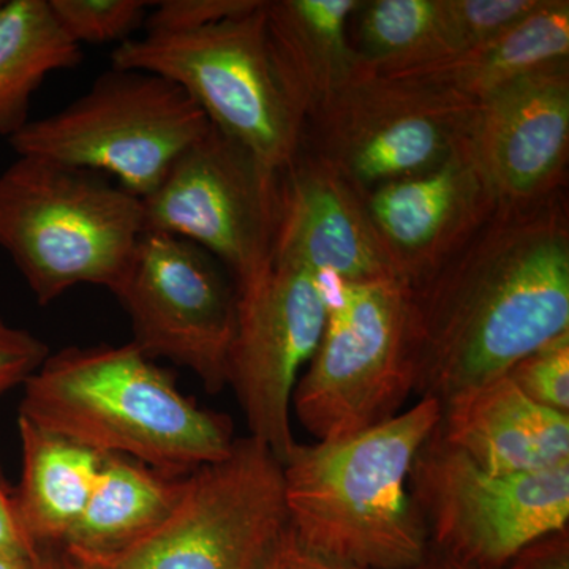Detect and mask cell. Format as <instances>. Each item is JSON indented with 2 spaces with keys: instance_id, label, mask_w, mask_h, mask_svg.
Masks as SVG:
<instances>
[{
  "instance_id": "1",
  "label": "cell",
  "mask_w": 569,
  "mask_h": 569,
  "mask_svg": "<svg viewBox=\"0 0 569 569\" xmlns=\"http://www.w3.org/2000/svg\"><path fill=\"white\" fill-rule=\"evenodd\" d=\"M415 391L445 403L505 376L569 331L567 189L498 203L436 271L410 287Z\"/></svg>"
},
{
  "instance_id": "2",
  "label": "cell",
  "mask_w": 569,
  "mask_h": 569,
  "mask_svg": "<svg viewBox=\"0 0 569 569\" xmlns=\"http://www.w3.org/2000/svg\"><path fill=\"white\" fill-rule=\"evenodd\" d=\"M440 417V402L419 399L410 410L353 437L296 443L282 460L296 539L348 568L426 567L429 537L411 497L410 473Z\"/></svg>"
},
{
  "instance_id": "3",
  "label": "cell",
  "mask_w": 569,
  "mask_h": 569,
  "mask_svg": "<svg viewBox=\"0 0 569 569\" xmlns=\"http://www.w3.org/2000/svg\"><path fill=\"white\" fill-rule=\"evenodd\" d=\"M22 388L18 417L170 478L227 458L236 441L227 415L198 407L132 342L63 348Z\"/></svg>"
},
{
  "instance_id": "4",
  "label": "cell",
  "mask_w": 569,
  "mask_h": 569,
  "mask_svg": "<svg viewBox=\"0 0 569 569\" xmlns=\"http://www.w3.org/2000/svg\"><path fill=\"white\" fill-rule=\"evenodd\" d=\"M142 233L140 198L102 174L36 156L0 173V249L40 306L78 284L114 293Z\"/></svg>"
},
{
  "instance_id": "5",
  "label": "cell",
  "mask_w": 569,
  "mask_h": 569,
  "mask_svg": "<svg viewBox=\"0 0 569 569\" xmlns=\"http://www.w3.org/2000/svg\"><path fill=\"white\" fill-rule=\"evenodd\" d=\"M263 6L198 31L146 32L118 44L111 63L173 81L212 127L279 173L301 151L305 121L272 59Z\"/></svg>"
},
{
  "instance_id": "6",
  "label": "cell",
  "mask_w": 569,
  "mask_h": 569,
  "mask_svg": "<svg viewBox=\"0 0 569 569\" xmlns=\"http://www.w3.org/2000/svg\"><path fill=\"white\" fill-rule=\"evenodd\" d=\"M288 527L282 460L249 436L183 477L170 511L130 545L66 557L82 569H263Z\"/></svg>"
},
{
  "instance_id": "7",
  "label": "cell",
  "mask_w": 569,
  "mask_h": 569,
  "mask_svg": "<svg viewBox=\"0 0 569 569\" xmlns=\"http://www.w3.org/2000/svg\"><path fill=\"white\" fill-rule=\"evenodd\" d=\"M328 321L291 411L318 441L383 425L415 391L410 287L399 279L323 280Z\"/></svg>"
},
{
  "instance_id": "8",
  "label": "cell",
  "mask_w": 569,
  "mask_h": 569,
  "mask_svg": "<svg viewBox=\"0 0 569 569\" xmlns=\"http://www.w3.org/2000/svg\"><path fill=\"white\" fill-rule=\"evenodd\" d=\"M209 129L204 112L173 81L111 67L74 102L29 121L9 142L17 156L112 176L142 200Z\"/></svg>"
},
{
  "instance_id": "9",
  "label": "cell",
  "mask_w": 569,
  "mask_h": 569,
  "mask_svg": "<svg viewBox=\"0 0 569 569\" xmlns=\"http://www.w3.org/2000/svg\"><path fill=\"white\" fill-rule=\"evenodd\" d=\"M477 111L451 89L366 70L306 123L301 149L365 197L443 163L470 140Z\"/></svg>"
},
{
  "instance_id": "10",
  "label": "cell",
  "mask_w": 569,
  "mask_h": 569,
  "mask_svg": "<svg viewBox=\"0 0 569 569\" xmlns=\"http://www.w3.org/2000/svg\"><path fill=\"white\" fill-rule=\"evenodd\" d=\"M410 492L430 550L463 567L505 569L529 542L568 527L569 463L490 473L437 432L415 458Z\"/></svg>"
},
{
  "instance_id": "11",
  "label": "cell",
  "mask_w": 569,
  "mask_h": 569,
  "mask_svg": "<svg viewBox=\"0 0 569 569\" xmlns=\"http://www.w3.org/2000/svg\"><path fill=\"white\" fill-rule=\"evenodd\" d=\"M141 203L144 231L200 246L230 271L236 288L271 268L277 173L216 127L179 157Z\"/></svg>"
},
{
  "instance_id": "12",
  "label": "cell",
  "mask_w": 569,
  "mask_h": 569,
  "mask_svg": "<svg viewBox=\"0 0 569 569\" xmlns=\"http://www.w3.org/2000/svg\"><path fill=\"white\" fill-rule=\"evenodd\" d=\"M133 346L192 370L211 395L228 387L238 296L219 261L178 236L144 231L116 288Z\"/></svg>"
},
{
  "instance_id": "13",
  "label": "cell",
  "mask_w": 569,
  "mask_h": 569,
  "mask_svg": "<svg viewBox=\"0 0 569 569\" xmlns=\"http://www.w3.org/2000/svg\"><path fill=\"white\" fill-rule=\"evenodd\" d=\"M238 313L228 358L250 437L283 460L293 449L291 402L328 321L323 280L290 266L271 268L236 288Z\"/></svg>"
},
{
  "instance_id": "14",
  "label": "cell",
  "mask_w": 569,
  "mask_h": 569,
  "mask_svg": "<svg viewBox=\"0 0 569 569\" xmlns=\"http://www.w3.org/2000/svg\"><path fill=\"white\" fill-rule=\"evenodd\" d=\"M470 144L497 203H530L567 189L569 59L479 100Z\"/></svg>"
},
{
  "instance_id": "15",
  "label": "cell",
  "mask_w": 569,
  "mask_h": 569,
  "mask_svg": "<svg viewBox=\"0 0 569 569\" xmlns=\"http://www.w3.org/2000/svg\"><path fill=\"white\" fill-rule=\"evenodd\" d=\"M272 263L343 283L399 279L362 198L305 149L277 173Z\"/></svg>"
},
{
  "instance_id": "16",
  "label": "cell",
  "mask_w": 569,
  "mask_h": 569,
  "mask_svg": "<svg viewBox=\"0 0 569 569\" xmlns=\"http://www.w3.org/2000/svg\"><path fill=\"white\" fill-rule=\"evenodd\" d=\"M361 198L389 263L408 287L436 271L498 204L470 140L432 170Z\"/></svg>"
},
{
  "instance_id": "17",
  "label": "cell",
  "mask_w": 569,
  "mask_h": 569,
  "mask_svg": "<svg viewBox=\"0 0 569 569\" xmlns=\"http://www.w3.org/2000/svg\"><path fill=\"white\" fill-rule=\"evenodd\" d=\"M436 432L490 473L569 463V415L538 406L507 373L441 403Z\"/></svg>"
},
{
  "instance_id": "18",
  "label": "cell",
  "mask_w": 569,
  "mask_h": 569,
  "mask_svg": "<svg viewBox=\"0 0 569 569\" xmlns=\"http://www.w3.org/2000/svg\"><path fill=\"white\" fill-rule=\"evenodd\" d=\"M359 0H264L277 71L306 123L367 70L350 41Z\"/></svg>"
},
{
  "instance_id": "19",
  "label": "cell",
  "mask_w": 569,
  "mask_h": 569,
  "mask_svg": "<svg viewBox=\"0 0 569 569\" xmlns=\"http://www.w3.org/2000/svg\"><path fill=\"white\" fill-rule=\"evenodd\" d=\"M22 471L13 490L33 545H66L91 497L103 455L18 417Z\"/></svg>"
},
{
  "instance_id": "20",
  "label": "cell",
  "mask_w": 569,
  "mask_h": 569,
  "mask_svg": "<svg viewBox=\"0 0 569 569\" xmlns=\"http://www.w3.org/2000/svg\"><path fill=\"white\" fill-rule=\"evenodd\" d=\"M569 59V2L545 0L527 20L496 39L387 77L417 78L471 100L549 63Z\"/></svg>"
},
{
  "instance_id": "21",
  "label": "cell",
  "mask_w": 569,
  "mask_h": 569,
  "mask_svg": "<svg viewBox=\"0 0 569 569\" xmlns=\"http://www.w3.org/2000/svg\"><path fill=\"white\" fill-rule=\"evenodd\" d=\"M182 478L123 456H104L91 497L66 541V556H96L130 545L173 507Z\"/></svg>"
},
{
  "instance_id": "22",
  "label": "cell",
  "mask_w": 569,
  "mask_h": 569,
  "mask_svg": "<svg viewBox=\"0 0 569 569\" xmlns=\"http://www.w3.org/2000/svg\"><path fill=\"white\" fill-rule=\"evenodd\" d=\"M82 62L80 44L62 31L48 0L0 6V137L24 129L33 93L56 71Z\"/></svg>"
},
{
  "instance_id": "23",
  "label": "cell",
  "mask_w": 569,
  "mask_h": 569,
  "mask_svg": "<svg viewBox=\"0 0 569 569\" xmlns=\"http://www.w3.org/2000/svg\"><path fill=\"white\" fill-rule=\"evenodd\" d=\"M351 47L367 70L395 74L452 54L441 0H359Z\"/></svg>"
},
{
  "instance_id": "24",
  "label": "cell",
  "mask_w": 569,
  "mask_h": 569,
  "mask_svg": "<svg viewBox=\"0 0 569 569\" xmlns=\"http://www.w3.org/2000/svg\"><path fill=\"white\" fill-rule=\"evenodd\" d=\"M52 17L74 43L129 40L144 26L152 2L142 0H48Z\"/></svg>"
},
{
  "instance_id": "25",
  "label": "cell",
  "mask_w": 569,
  "mask_h": 569,
  "mask_svg": "<svg viewBox=\"0 0 569 569\" xmlns=\"http://www.w3.org/2000/svg\"><path fill=\"white\" fill-rule=\"evenodd\" d=\"M542 3L545 0H441L452 54L496 39Z\"/></svg>"
},
{
  "instance_id": "26",
  "label": "cell",
  "mask_w": 569,
  "mask_h": 569,
  "mask_svg": "<svg viewBox=\"0 0 569 569\" xmlns=\"http://www.w3.org/2000/svg\"><path fill=\"white\" fill-rule=\"evenodd\" d=\"M507 376L538 406L569 415V331L523 356Z\"/></svg>"
},
{
  "instance_id": "27",
  "label": "cell",
  "mask_w": 569,
  "mask_h": 569,
  "mask_svg": "<svg viewBox=\"0 0 569 569\" xmlns=\"http://www.w3.org/2000/svg\"><path fill=\"white\" fill-rule=\"evenodd\" d=\"M261 0H164L152 3L148 32H189L257 9Z\"/></svg>"
},
{
  "instance_id": "28",
  "label": "cell",
  "mask_w": 569,
  "mask_h": 569,
  "mask_svg": "<svg viewBox=\"0 0 569 569\" xmlns=\"http://www.w3.org/2000/svg\"><path fill=\"white\" fill-rule=\"evenodd\" d=\"M50 355L47 343L0 317V397L22 387Z\"/></svg>"
},
{
  "instance_id": "29",
  "label": "cell",
  "mask_w": 569,
  "mask_h": 569,
  "mask_svg": "<svg viewBox=\"0 0 569 569\" xmlns=\"http://www.w3.org/2000/svg\"><path fill=\"white\" fill-rule=\"evenodd\" d=\"M0 556L31 557V559L41 556V550L33 545L22 526L13 489L3 477L2 467H0Z\"/></svg>"
},
{
  "instance_id": "30",
  "label": "cell",
  "mask_w": 569,
  "mask_h": 569,
  "mask_svg": "<svg viewBox=\"0 0 569 569\" xmlns=\"http://www.w3.org/2000/svg\"><path fill=\"white\" fill-rule=\"evenodd\" d=\"M505 569H569L568 527L529 542Z\"/></svg>"
},
{
  "instance_id": "31",
  "label": "cell",
  "mask_w": 569,
  "mask_h": 569,
  "mask_svg": "<svg viewBox=\"0 0 569 569\" xmlns=\"http://www.w3.org/2000/svg\"><path fill=\"white\" fill-rule=\"evenodd\" d=\"M263 569H353L343 567L318 556L312 550L306 549L301 542L296 539L290 527L284 531L279 545L272 550L269 559L266 560Z\"/></svg>"
},
{
  "instance_id": "32",
  "label": "cell",
  "mask_w": 569,
  "mask_h": 569,
  "mask_svg": "<svg viewBox=\"0 0 569 569\" xmlns=\"http://www.w3.org/2000/svg\"><path fill=\"white\" fill-rule=\"evenodd\" d=\"M43 561V553L36 559L31 557H7L0 556V569H40Z\"/></svg>"
},
{
  "instance_id": "33",
  "label": "cell",
  "mask_w": 569,
  "mask_h": 569,
  "mask_svg": "<svg viewBox=\"0 0 569 569\" xmlns=\"http://www.w3.org/2000/svg\"><path fill=\"white\" fill-rule=\"evenodd\" d=\"M427 568L429 569H475L470 567H463V565L456 563V561L440 559V557H430L427 561Z\"/></svg>"
},
{
  "instance_id": "34",
  "label": "cell",
  "mask_w": 569,
  "mask_h": 569,
  "mask_svg": "<svg viewBox=\"0 0 569 569\" xmlns=\"http://www.w3.org/2000/svg\"><path fill=\"white\" fill-rule=\"evenodd\" d=\"M58 569H82L81 567H78L74 561H71L69 557H66V559L58 560Z\"/></svg>"
},
{
  "instance_id": "35",
  "label": "cell",
  "mask_w": 569,
  "mask_h": 569,
  "mask_svg": "<svg viewBox=\"0 0 569 569\" xmlns=\"http://www.w3.org/2000/svg\"><path fill=\"white\" fill-rule=\"evenodd\" d=\"M40 569H58V560L43 556V561H41Z\"/></svg>"
},
{
  "instance_id": "36",
  "label": "cell",
  "mask_w": 569,
  "mask_h": 569,
  "mask_svg": "<svg viewBox=\"0 0 569 569\" xmlns=\"http://www.w3.org/2000/svg\"><path fill=\"white\" fill-rule=\"evenodd\" d=\"M419 569H429V568H427V565H426V567H422V568H419Z\"/></svg>"
},
{
  "instance_id": "37",
  "label": "cell",
  "mask_w": 569,
  "mask_h": 569,
  "mask_svg": "<svg viewBox=\"0 0 569 569\" xmlns=\"http://www.w3.org/2000/svg\"><path fill=\"white\" fill-rule=\"evenodd\" d=\"M2 3H3V0H0V6H2Z\"/></svg>"
}]
</instances>
